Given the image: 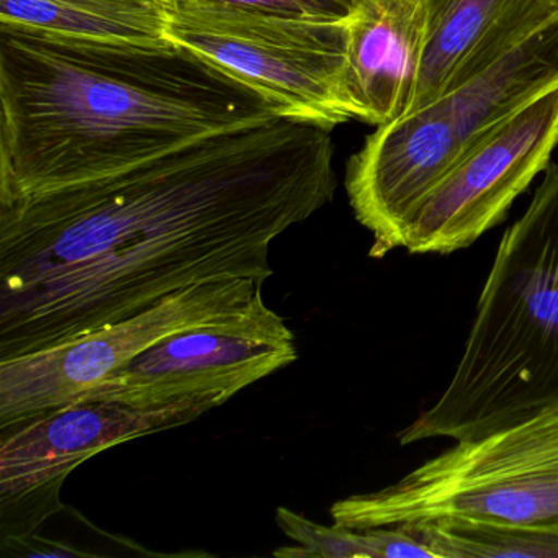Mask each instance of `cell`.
<instances>
[{"label": "cell", "instance_id": "6da1fadb", "mask_svg": "<svg viewBox=\"0 0 558 558\" xmlns=\"http://www.w3.org/2000/svg\"><path fill=\"white\" fill-rule=\"evenodd\" d=\"M331 129L228 130L0 204V361L70 344L201 283L272 277L270 244L335 197Z\"/></svg>", "mask_w": 558, "mask_h": 558}, {"label": "cell", "instance_id": "7a4b0ae2", "mask_svg": "<svg viewBox=\"0 0 558 558\" xmlns=\"http://www.w3.org/2000/svg\"><path fill=\"white\" fill-rule=\"evenodd\" d=\"M276 117L256 90L174 41L0 24V204Z\"/></svg>", "mask_w": 558, "mask_h": 558}, {"label": "cell", "instance_id": "3957f363", "mask_svg": "<svg viewBox=\"0 0 558 558\" xmlns=\"http://www.w3.org/2000/svg\"><path fill=\"white\" fill-rule=\"evenodd\" d=\"M558 408V162L506 231L462 357L439 400L398 439H478Z\"/></svg>", "mask_w": 558, "mask_h": 558}, {"label": "cell", "instance_id": "277c9868", "mask_svg": "<svg viewBox=\"0 0 558 558\" xmlns=\"http://www.w3.org/2000/svg\"><path fill=\"white\" fill-rule=\"evenodd\" d=\"M558 86V17L437 99L377 126L345 174L355 220L374 236L371 257L398 250L414 205L493 129Z\"/></svg>", "mask_w": 558, "mask_h": 558}, {"label": "cell", "instance_id": "5b68a950", "mask_svg": "<svg viewBox=\"0 0 558 558\" xmlns=\"http://www.w3.org/2000/svg\"><path fill=\"white\" fill-rule=\"evenodd\" d=\"M329 514L354 531L436 521L558 527V408L456 440L393 485L336 501Z\"/></svg>", "mask_w": 558, "mask_h": 558}, {"label": "cell", "instance_id": "8992f818", "mask_svg": "<svg viewBox=\"0 0 558 558\" xmlns=\"http://www.w3.org/2000/svg\"><path fill=\"white\" fill-rule=\"evenodd\" d=\"M168 37L256 90L279 116L331 130L354 120L344 93L349 24L174 2Z\"/></svg>", "mask_w": 558, "mask_h": 558}, {"label": "cell", "instance_id": "52a82bcc", "mask_svg": "<svg viewBox=\"0 0 558 558\" xmlns=\"http://www.w3.org/2000/svg\"><path fill=\"white\" fill-rule=\"evenodd\" d=\"M227 401L221 395L156 408L74 401L0 430V538L27 537L63 509L61 486L86 460L129 440L194 423Z\"/></svg>", "mask_w": 558, "mask_h": 558}, {"label": "cell", "instance_id": "ba28073f", "mask_svg": "<svg viewBox=\"0 0 558 558\" xmlns=\"http://www.w3.org/2000/svg\"><path fill=\"white\" fill-rule=\"evenodd\" d=\"M264 283L230 279L187 287L70 344L0 361V430L71 403L175 332L241 315L263 295Z\"/></svg>", "mask_w": 558, "mask_h": 558}, {"label": "cell", "instance_id": "9c48e42d", "mask_svg": "<svg viewBox=\"0 0 558 558\" xmlns=\"http://www.w3.org/2000/svg\"><path fill=\"white\" fill-rule=\"evenodd\" d=\"M558 145V86L493 129L414 205L398 234L413 254H450L498 227Z\"/></svg>", "mask_w": 558, "mask_h": 558}, {"label": "cell", "instance_id": "30bf717a", "mask_svg": "<svg viewBox=\"0 0 558 558\" xmlns=\"http://www.w3.org/2000/svg\"><path fill=\"white\" fill-rule=\"evenodd\" d=\"M296 357L292 329L260 295L241 315L162 339L74 401L156 408L204 395L231 400Z\"/></svg>", "mask_w": 558, "mask_h": 558}, {"label": "cell", "instance_id": "8fae6325", "mask_svg": "<svg viewBox=\"0 0 558 558\" xmlns=\"http://www.w3.org/2000/svg\"><path fill=\"white\" fill-rule=\"evenodd\" d=\"M426 31V0H367L349 24L344 93L352 119L381 126L410 107Z\"/></svg>", "mask_w": 558, "mask_h": 558}, {"label": "cell", "instance_id": "7c38bea8", "mask_svg": "<svg viewBox=\"0 0 558 558\" xmlns=\"http://www.w3.org/2000/svg\"><path fill=\"white\" fill-rule=\"evenodd\" d=\"M172 0H0V24L130 44L169 41Z\"/></svg>", "mask_w": 558, "mask_h": 558}, {"label": "cell", "instance_id": "4fadbf2b", "mask_svg": "<svg viewBox=\"0 0 558 558\" xmlns=\"http://www.w3.org/2000/svg\"><path fill=\"white\" fill-rule=\"evenodd\" d=\"M515 0H426V31L408 112L440 96L460 64ZM404 113V116H407Z\"/></svg>", "mask_w": 558, "mask_h": 558}, {"label": "cell", "instance_id": "5bb4252c", "mask_svg": "<svg viewBox=\"0 0 558 558\" xmlns=\"http://www.w3.org/2000/svg\"><path fill=\"white\" fill-rule=\"evenodd\" d=\"M436 558H558V527H514L478 522L408 524Z\"/></svg>", "mask_w": 558, "mask_h": 558}, {"label": "cell", "instance_id": "9a60e30c", "mask_svg": "<svg viewBox=\"0 0 558 558\" xmlns=\"http://www.w3.org/2000/svg\"><path fill=\"white\" fill-rule=\"evenodd\" d=\"M276 522L287 537L306 548L310 558H397L401 550L400 534L393 527H328L283 506L277 508Z\"/></svg>", "mask_w": 558, "mask_h": 558}, {"label": "cell", "instance_id": "2e32d148", "mask_svg": "<svg viewBox=\"0 0 558 558\" xmlns=\"http://www.w3.org/2000/svg\"><path fill=\"white\" fill-rule=\"evenodd\" d=\"M172 2L220 5V8L257 12V14L336 22V24H351L362 8L367 4V0H172Z\"/></svg>", "mask_w": 558, "mask_h": 558}, {"label": "cell", "instance_id": "e0dca14e", "mask_svg": "<svg viewBox=\"0 0 558 558\" xmlns=\"http://www.w3.org/2000/svg\"><path fill=\"white\" fill-rule=\"evenodd\" d=\"M2 550L4 554L21 555V557H89L90 555V551L80 550L71 545L35 534L2 542Z\"/></svg>", "mask_w": 558, "mask_h": 558}]
</instances>
